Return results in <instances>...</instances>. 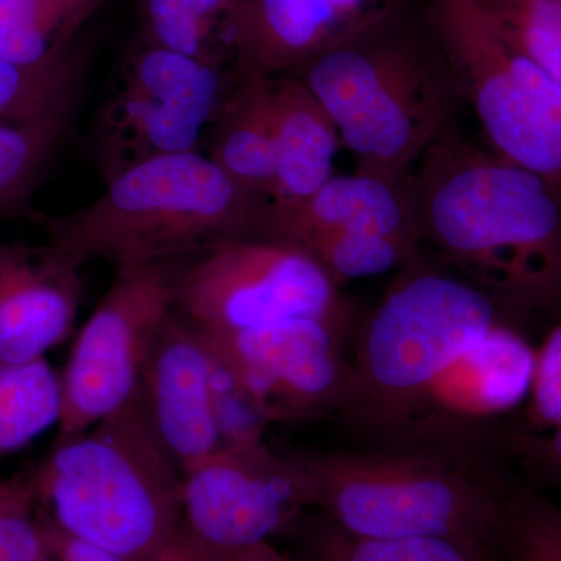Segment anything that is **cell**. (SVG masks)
<instances>
[{"mask_svg": "<svg viewBox=\"0 0 561 561\" xmlns=\"http://www.w3.org/2000/svg\"><path fill=\"white\" fill-rule=\"evenodd\" d=\"M405 191L421 249L502 313L561 319V194L549 181L448 128Z\"/></svg>", "mask_w": 561, "mask_h": 561, "instance_id": "cell-1", "label": "cell"}, {"mask_svg": "<svg viewBox=\"0 0 561 561\" xmlns=\"http://www.w3.org/2000/svg\"><path fill=\"white\" fill-rule=\"evenodd\" d=\"M309 505L364 537H440L501 557L507 476L481 451L379 446L370 451L280 449Z\"/></svg>", "mask_w": 561, "mask_h": 561, "instance_id": "cell-2", "label": "cell"}, {"mask_svg": "<svg viewBox=\"0 0 561 561\" xmlns=\"http://www.w3.org/2000/svg\"><path fill=\"white\" fill-rule=\"evenodd\" d=\"M25 476L44 518L125 561H150L184 524L183 474L139 391L83 434L55 442Z\"/></svg>", "mask_w": 561, "mask_h": 561, "instance_id": "cell-3", "label": "cell"}, {"mask_svg": "<svg viewBox=\"0 0 561 561\" xmlns=\"http://www.w3.org/2000/svg\"><path fill=\"white\" fill-rule=\"evenodd\" d=\"M267 203L202 151L168 154L119 173L90 205L51 219L47 242L81 267L183 262L228 239L254 238Z\"/></svg>", "mask_w": 561, "mask_h": 561, "instance_id": "cell-4", "label": "cell"}, {"mask_svg": "<svg viewBox=\"0 0 561 561\" xmlns=\"http://www.w3.org/2000/svg\"><path fill=\"white\" fill-rule=\"evenodd\" d=\"M391 20L295 72L334 121L356 172L405 184L459 101L443 58L389 31Z\"/></svg>", "mask_w": 561, "mask_h": 561, "instance_id": "cell-5", "label": "cell"}, {"mask_svg": "<svg viewBox=\"0 0 561 561\" xmlns=\"http://www.w3.org/2000/svg\"><path fill=\"white\" fill-rule=\"evenodd\" d=\"M365 321L343 421L386 443L424 390L504 320L485 291L420 254Z\"/></svg>", "mask_w": 561, "mask_h": 561, "instance_id": "cell-6", "label": "cell"}, {"mask_svg": "<svg viewBox=\"0 0 561 561\" xmlns=\"http://www.w3.org/2000/svg\"><path fill=\"white\" fill-rule=\"evenodd\" d=\"M427 16L490 150L561 194V84L505 38L481 0H427Z\"/></svg>", "mask_w": 561, "mask_h": 561, "instance_id": "cell-7", "label": "cell"}, {"mask_svg": "<svg viewBox=\"0 0 561 561\" xmlns=\"http://www.w3.org/2000/svg\"><path fill=\"white\" fill-rule=\"evenodd\" d=\"M142 38L121 66L95 124L94 157L105 183L140 162L201 151L234 76Z\"/></svg>", "mask_w": 561, "mask_h": 561, "instance_id": "cell-8", "label": "cell"}, {"mask_svg": "<svg viewBox=\"0 0 561 561\" xmlns=\"http://www.w3.org/2000/svg\"><path fill=\"white\" fill-rule=\"evenodd\" d=\"M176 313L210 332L295 319L350 321L341 287L311 256L261 238L228 239L181 265Z\"/></svg>", "mask_w": 561, "mask_h": 561, "instance_id": "cell-9", "label": "cell"}, {"mask_svg": "<svg viewBox=\"0 0 561 561\" xmlns=\"http://www.w3.org/2000/svg\"><path fill=\"white\" fill-rule=\"evenodd\" d=\"M183 264L114 271L113 283L77 335L60 376L57 440L83 434L135 397L151 345L176 311Z\"/></svg>", "mask_w": 561, "mask_h": 561, "instance_id": "cell-10", "label": "cell"}, {"mask_svg": "<svg viewBox=\"0 0 561 561\" xmlns=\"http://www.w3.org/2000/svg\"><path fill=\"white\" fill-rule=\"evenodd\" d=\"M350 321L295 319L236 332L197 330L267 423L341 412L353 368L343 353Z\"/></svg>", "mask_w": 561, "mask_h": 561, "instance_id": "cell-11", "label": "cell"}, {"mask_svg": "<svg viewBox=\"0 0 561 561\" xmlns=\"http://www.w3.org/2000/svg\"><path fill=\"white\" fill-rule=\"evenodd\" d=\"M537 350L504 320L424 390L381 446L483 451L486 424L527 401Z\"/></svg>", "mask_w": 561, "mask_h": 561, "instance_id": "cell-12", "label": "cell"}, {"mask_svg": "<svg viewBox=\"0 0 561 561\" xmlns=\"http://www.w3.org/2000/svg\"><path fill=\"white\" fill-rule=\"evenodd\" d=\"M183 511L203 545L228 551L286 534L311 505L284 453L260 442L220 446L187 471Z\"/></svg>", "mask_w": 561, "mask_h": 561, "instance_id": "cell-13", "label": "cell"}, {"mask_svg": "<svg viewBox=\"0 0 561 561\" xmlns=\"http://www.w3.org/2000/svg\"><path fill=\"white\" fill-rule=\"evenodd\" d=\"M405 0H242L232 22L236 65L289 76L324 51L394 18Z\"/></svg>", "mask_w": 561, "mask_h": 561, "instance_id": "cell-14", "label": "cell"}, {"mask_svg": "<svg viewBox=\"0 0 561 561\" xmlns=\"http://www.w3.org/2000/svg\"><path fill=\"white\" fill-rule=\"evenodd\" d=\"M138 391L150 426L181 474L220 448L209 353L197 330L176 311L151 345Z\"/></svg>", "mask_w": 561, "mask_h": 561, "instance_id": "cell-15", "label": "cell"}, {"mask_svg": "<svg viewBox=\"0 0 561 561\" xmlns=\"http://www.w3.org/2000/svg\"><path fill=\"white\" fill-rule=\"evenodd\" d=\"M81 265L47 242H0V362L44 359L76 323Z\"/></svg>", "mask_w": 561, "mask_h": 561, "instance_id": "cell-16", "label": "cell"}, {"mask_svg": "<svg viewBox=\"0 0 561 561\" xmlns=\"http://www.w3.org/2000/svg\"><path fill=\"white\" fill-rule=\"evenodd\" d=\"M328 231L373 232L421 250L405 184L354 173L332 175L297 205L267 203L254 238L297 247Z\"/></svg>", "mask_w": 561, "mask_h": 561, "instance_id": "cell-17", "label": "cell"}, {"mask_svg": "<svg viewBox=\"0 0 561 561\" xmlns=\"http://www.w3.org/2000/svg\"><path fill=\"white\" fill-rule=\"evenodd\" d=\"M272 135L276 190L273 205H297L334 175L341 135L308 84L295 76L272 77Z\"/></svg>", "mask_w": 561, "mask_h": 561, "instance_id": "cell-18", "label": "cell"}, {"mask_svg": "<svg viewBox=\"0 0 561 561\" xmlns=\"http://www.w3.org/2000/svg\"><path fill=\"white\" fill-rule=\"evenodd\" d=\"M272 77L236 65L210 124V160L242 190L265 202L275 197Z\"/></svg>", "mask_w": 561, "mask_h": 561, "instance_id": "cell-19", "label": "cell"}, {"mask_svg": "<svg viewBox=\"0 0 561 561\" xmlns=\"http://www.w3.org/2000/svg\"><path fill=\"white\" fill-rule=\"evenodd\" d=\"M305 561H501L497 553L440 537H364L321 513L305 512L286 530Z\"/></svg>", "mask_w": 561, "mask_h": 561, "instance_id": "cell-20", "label": "cell"}, {"mask_svg": "<svg viewBox=\"0 0 561 561\" xmlns=\"http://www.w3.org/2000/svg\"><path fill=\"white\" fill-rule=\"evenodd\" d=\"M242 0H142L144 38L168 49L234 62L232 22Z\"/></svg>", "mask_w": 561, "mask_h": 561, "instance_id": "cell-21", "label": "cell"}, {"mask_svg": "<svg viewBox=\"0 0 561 561\" xmlns=\"http://www.w3.org/2000/svg\"><path fill=\"white\" fill-rule=\"evenodd\" d=\"M95 7L88 0H2L0 60L20 66L51 60L72 46Z\"/></svg>", "mask_w": 561, "mask_h": 561, "instance_id": "cell-22", "label": "cell"}, {"mask_svg": "<svg viewBox=\"0 0 561 561\" xmlns=\"http://www.w3.org/2000/svg\"><path fill=\"white\" fill-rule=\"evenodd\" d=\"M83 87V60L69 46L41 65L0 60V121L73 116Z\"/></svg>", "mask_w": 561, "mask_h": 561, "instance_id": "cell-23", "label": "cell"}, {"mask_svg": "<svg viewBox=\"0 0 561 561\" xmlns=\"http://www.w3.org/2000/svg\"><path fill=\"white\" fill-rule=\"evenodd\" d=\"M60 411V376L46 357L28 364L0 362V457L58 426Z\"/></svg>", "mask_w": 561, "mask_h": 561, "instance_id": "cell-24", "label": "cell"}, {"mask_svg": "<svg viewBox=\"0 0 561 561\" xmlns=\"http://www.w3.org/2000/svg\"><path fill=\"white\" fill-rule=\"evenodd\" d=\"M72 116L0 121V219L20 213L68 138Z\"/></svg>", "mask_w": 561, "mask_h": 561, "instance_id": "cell-25", "label": "cell"}, {"mask_svg": "<svg viewBox=\"0 0 561 561\" xmlns=\"http://www.w3.org/2000/svg\"><path fill=\"white\" fill-rule=\"evenodd\" d=\"M294 249L311 256L339 287L397 271L421 254V250L387 236L350 231L319 232Z\"/></svg>", "mask_w": 561, "mask_h": 561, "instance_id": "cell-26", "label": "cell"}, {"mask_svg": "<svg viewBox=\"0 0 561 561\" xmlns=\"http://www.w3.org/2000/svg\"><path fill=\"white\" fill-rule=\"evenodd\" d=\"M497 27L561 84V0H481Z\"/></svg>", "mask_w": 561, "mask_h": 561, "instance_id": "cell-27", "label": "cell"}, {"mask_svg": "<svg viewBox=\"0 0 561 561\" xmlns=\"http://www.w3.org/2000/svg\"><path fill=\"white\" fill-rule=\"evenodd\" d=\"M0 561H47V542L27 476L0 496Z\"/></svg>", "mask_w": 561, "mask_h": 561, "instance_id": "cell-28", "label": "cell"}, {"mask_svg": "<svg viewBox=\"0 0 561 561\" xmlns=\"http://www.w3.org/2000/svg\"><path fill=\"white\" fill-rule=\"evenodd\" d=\"M206 346V345H205ZM208 350V348H206ZM210 401L220 445H251L264 442L267 421L262 419L224 362L208 350Z\"/></svg>", "mask_w": 561, "mask_h": 561, "instance_id": "cell-29", "label": "cell"}, {"mask_svg": "<svg viewBox=\"0 0 561 561\" xmlns=\"http://www.w3.org/2000/svg\"><path fill=\"white\" fill-rule=\"evenodd\" d=\"M526 423L523 430L535 434L561 426V319L549 330L535 354Z\"/></svg>", "mask_w": 561, "mask_h": 561, "instance_id": "cell-30", "label": "cell"}, {"mask_svg": "<svg viewBox=\"0 0 561 561\" xmlns=\"http://www.w3.org/2000/svg\"><path fill=\"white\" fill-rule=\"evenodd\" d=\"M501 440L535 478L561 489V426L542 434L508 431Z\"/></svg>", "mask_w": 561, "mask_h": 561, "instance_id": "cell-31", "label": "cell"}, {"mask_svg": "<svg viewBox=\"0 0 561 561\" xmlns=\"http://www.w3.org/2000/svg\"><path fill=\"white\" fill-rule=\"evenodd\" d=\"M38 512V511H36ZM47 542V561H125L99 546L80 540L51 524L38 512Z\"/></svg>", "mask_w": 561, "mask_h": 561, "instance_id": "cell-32", "label": "cell"}, {"mask_svg": "<svg viewBox=\"0 0 561 561\" xmlns=\"http://www.w3.org/2000/svg\"><path fill=\"white\" fill-rule=\"evenodd\" d=\"M150 561H214V556L208 546L183 524L175 537Z\"/></svg>", "mask_w": 561, "mask_h": 561, "instance_id": "cell-33", "label": "cell"}, {"mask_svg": "<svg viewBox=\"0 0 561 561\" xmlns=\"http://www.w3.org/2000/svg\"><path fill=\"white\" fill-rule=\"evenodd\" d=\"M214 561H289L276 551L271 541H261L245 548L228 549V551H210Z\"/></svg>", "mask_w": 561, "mask_h": 561, "instance_id": "cell-34", "label": "cell"}, {"mask_svg": "<svg viewBox=\"0 0 561 561\" xmlns=\"http://www.w3.org/2000/svg\"><path fill=\"white\" fill-rule=\"evenodd\" d=\"M10 485H11V479L0 478V496H2V494L5 493L7 490H9Z\"/></svg>", "mask_w": 561, "mask_h": 561, "instance_id": "cell-35", "label": "cell"}, {"mask_svg": "<svg viewBox=\"0 0 561 561\" xmlns=\"http://www.w3.org/2000/svg\"><path fill=\"white\" fill-rule=\"evenodd\" d=\"M88 2L94 3V5H98V3L102 2V0H88Z\"/></svg>", "mask_w": 561, "mask_h": 561, "instance_id": "cell-36", "label": "cell"}, {"mask_svg": "<svg viewBox=\"0 0 561 561\" xmlns=\"http://www.w3.org/2000/svg\"><path fill=\"white\" fill-rule=\"evenodd\" d=\"M0 2H2V0H0Z\"/></svg>", "mask_w": 561, "mask_h": 561, "instance_id": "cell-37", "label": "cell"}]
</instances>
